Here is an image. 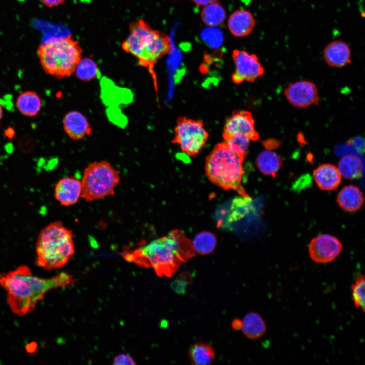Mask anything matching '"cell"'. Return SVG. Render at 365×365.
Segmentation results:
<instances>
[{
    "instance_id": "obj_24",
    "label": "cell",
    "mask_w": 365,
    "mask_h": 365,
    "mask_svg": "<svg viewBox=\"0 0 365 365\" xmlns=\"http://www.w3.org/2000/svg\"><path fill=\"white\" fill-rule=\"evenodd\" d=\"M200 15L203 22L210 27H216L221 25L225 20L226 16V11L219 2L204 6Z\"/></svg>"
},
{
    "instance_id": "obj_21",
    "label": "cell",
    "mask_w": 365,
    "mask_h": 365,
    "mask_svg": "<svg viewBox=\"0 0 365 365\" xmlns=\"http://www.w3.org/2000/svg\"><path fill=\"white\" fill-rule=\"evenodd\" d=\"M282 163V159L278 155L268 150L262 152L256 160V164L262 173L273 176H275Z\"/></svg>"
},
{
    "instance_id": "obj_3",
    "label": "cell",
    "mask_w": 365,
    "mask_h": 365,
    "mask_svg": "<svg viewBox=\"0 0 365 365\" xmlns=\"http://www.w3.org/2000/svg\"><path fill=\"white\" fill-rule=\"evenodd\" d=\"M129 31L122 44V48L135 57L140 65L148 69L156 86L154 66L160 58L170 51V39L165 33L152 29L142 19L130 23Z\"/></svg>"
},
{
    "instance_id": "obj_20",
    "label": "cell",
    "mask_w": 365,
    "mask_h": 365,
    "mask_svg": "<svg viewBox=\"0 0 365 365\" xmlns=\"http://www.w3.org/2000/svg\"><path fill=\"white\" fill-rule=\"evenodd\" d=\"M241 330L248 338L257 339L261 338L265 333L266 325L259 314L250 312L245 315L242 320Z\"/></svg>"
},
{
    "instance_id": "obj_19",
    "label": "cell",
    "mask_w": 365,
    "mask_h": 365,
    "mask_svg": "<svg viewBox=\"0 0 365 365\" xmlns=\"http://www.w3.org/2000/svg\"><path fill=\"white\" fill-rule=\"evenodd\" d=\"M16 106L23 115L27 117L36 116L42 107V100L33 91H26L20 93L16 100Z\"/></svg>"
},
{
    "instance_id": "obj_23",
    "label": "cell",
    "mask_w": 365,
    "mask_h": 365,
    "mask_svg": "<svg viewBox=\"0 0 365 365\" xmlns=\"http://www.w3.org/2000/svg\"><path fill=\"white\" fill-rule=\"evenodd\" d=\"M338 169L343 177L349 179L360 178L362 174V163L357 157L346 155L341 158L338 164Z\"/></svg>"
},
{
    "instance_id": "obj_18",
    "label": "cell",
    "mask_w": 365,
    "mask_h": 365,
    "mask_svg": "<svg viewBox=\"0 0 365 365\" xmlns=\"http://www.w3.org/2000/svg\"><path fill=\"white\" fill-rule=\"evenodd\" d=\"M363 201L362 193L358 187L353 185L343 187L337 197V202L340 207L349 212L359 209Z\"/></svg>"
},
{
    "instance_id": "obj_15",
    "label": "cell",
    "mask_w": 365,
    "mask_h": 365,
    "mask_svg": "<svg viewBox=\"0 0 365 365\" xmlns=\"http://www.w3.org/2000/svg\"><path fill=\"white\" fill-rule=\"evenodd\" d=\"M325 62L330 66L342 67L351 62V51L345 42L335 40L328 43L323 51Z\"/></svg>"
},
{
    "instance_id": "obj_7",
    "label": "cell",
    "mask_w": 365,
    "mask_h": 365,
    "mask_svg": "<svg viewBox=\"0 0 365 365\" xmlns=\"http://www.w3.org/2000/svg\"><path fill=\"white\" fill-rule=\"evenodd\" d=\"M120 173L107 160L95 161L85 169L81 181V197L87 202L104 199L115 194Z\"/></svg>"
},
{
    "instance_id": "obj_17",
    "label": "cell",
    "mask_w": 365,
    "mask_h": 365,
    "mask_svg": "<svg viewBox=\"0 0 365 365\" xmlns=\"http://www.w3.org/2000/svg\"><path fill=\"white\" fill-rule=\"evenodd\" d=\"M341 176L338 168L331 164H322L313 171L314 179L322 190L336 189L341 183Z\"/></svg>"
},
{
    "instance_id": "obj_22",
    "label": "cell",
    "mask_w": 365,
    "mask_h": 365,
    "mask_svg": "<svg viewBox=\"0 0 365 365\" xmlns=\"http://www.w3.org/2000/svg\"><path fill=\"white\" fill-rule=\"evenodd\" d=\"M188 356L194 365H209L214 360L215 353L213 348L204 342H197L190 348Z\"/></svg>"
},
{
    "instance_id": "obj_33",
    "label": "cell",
    "mask_w": 365,
    "mask_h": 365,
    "mask_svg": "<svg viewBox=\"0 0 365 365\" xmlns=\"http://www.w3.org/2000/svg\"><path fill=\"white\" fill-rule=\"evenodd\" d=\"M198 6H205L208 4L219 2V0H191Z\"/></svg>"
},
{
    "instance_id": "obj_37",
    "label": "cell",
    "mask_w": 365,
    "mask_h": 365,
    "mask_svg": "<svg viewBox=\"0 0 365 365\" xmlns=\"http://www.w3.org/2000/svg\"><path fill=\"white\" fill-rule=\"evenodd\" d=\"M19 1H21V2H23V1H24L25 0H19Z\"/></svg>"
},
{
    "instance_id": "obj_16",
    "label": "cell",
    "mask_w": 365,
    "mask_h": 365,
    "mask_svg": "<svg viewBox=\"0 0 365 365\" xmlns=\"http://www.w3.org/2000/svg\"><path fill=\"white\" fill-rule=\"evenodd\" d=\"M256 20L250 11L245 9L234 12L229 17L228 26L230 32L235 36L244 37L252 31Z\"/></svg>"
},
{
    "instance_id": "obj_27",
    "label": "cell",
    "mask_w": 365,
    "mask_h": 365,
    "mask_svg": "<svg viewBox=\"0 0 365 365\" xmlns=\"http://www.w3.org/2000/svg\"><path fill=\"white\" fill-rule=\"evenodd\" d=\"M225 143L236 154L244 159L247 154L250 139L242 135H234L224 137Z\"/></svg>"
},
{
    "instance_id": "obj_11",
    "label": "cell",
    "mask_w": 365,
    "mask_h": 365,
    "mask_svg": "<svg viewBox=\"0 0 365 365\" xmlns=\"http://www.w3.org/2000/svg\"><path fill=\"white\" fill-rule=\"evenodd\" d=\"M288 101L294 106L305 108L319 101L318 89L315 84L306 80L290 84L284 90Z\"/></svg>"
},
{
    "instance_id": "obj_30",
    "label": "cell",
    "mask_w": 365,
    "mask_h": 365,
    "mask_svg": "<svg viewBox=\"0 0 365 365\" xmlns=\"http://www.w3.org/2000/svg\"><path fill=\"white\" fill-rule=\"evenodd\" d=\"M114 365H135L134 359L127 354H120L114 359Z\"/></svg>"
},
{
    "instance_id": "obj_2",
    "label": "cell",
    "mask_w": 365,
    "mask_h": 365,
    "mask_svg": "<svg viewBox=\"0 0 365 365\" xmlns=\"http://www.w3.org/2000/svg\"><path fill=\"white\" fill-rule=\"evenodd\" d=\"M192 241L178 229L154 240L123 255L124 259L139 267L152 268L159 276L170 277L182 262L194 257Z\"/></svg>"
},
{
    "instance_id": "obj_10",
    "label": "cell",
    "mask_w": 365,
    "mask_h": 365,
    "mask_svg": "<svg viewBox=\"0 0 365 365\" xmlns=\"http://www.w3.org/2000/svg\"><path fill=\"white\" fill-rule=\"evenodd\" d=\"M342 250L341 242L329 234H322L312 239L309 245L311 259L316 263H327L334 261Z\"/></svg>"
},
{
    "instance_id": "obj_34",
    "label": "cell",
    "mask_w": 365,
    "mask_h": 365,
    "mask_svg": "<svg viewBox=\"0 0 365 365\" xmlns=\"http://www.w3.org/2000/svg\"><path fill=\"white\" fill-rule=\"evenodd\" d=\"M355 143V146L357 149L360 152L363 151L364 145H361V143H363V141L361 142V138H357L353 139L352 141Z\"/></svg>"
},
{
    "instance_id": "obj_6",
    "label": "cell",
    "mask_w": 365,
    "mask_h": 365,
    "mask_svg": "<svg viewBox=\"0 0 365 365\" xmlns=\"http://www.w3.org/2000/svg\"><path fill=\"white\" fill-rule=\"evenodd\" d=\"M82 52L79 42L69 36L42 44L37 49L44 71L60 79L75 72Z\"/></svg>"
},
{
    "instance_id": "obj_35",
    "label": "cell",
    "mask_w": 365,
    "mask_h": 365,
    "mask_svg": "<svg viewBox=\"0 0 365 365\" xmlns=\"http://www.w3.org/2000/svg\"><path fill=\"white\" fill-rule=\"evenodd\" d=\"M232 326L233 328L235 330H241L242 326V320L238 319L234 320L232 323Z\"/></svg>"
},
{
    "instance_id": "obj_1",
    "label": "cell",
    "mask_w": 365,
    "mask_h": 365,
    "mask_svg": "<svg viewBox=\"0 0 365 365\" xmlns=\"http://www.w3.org/2000/svg\"><path fill=\"white\" fill-rule=\"evenodd\" d=\"M76 281L66 273L49 278L34 276L27 265L0 274V285L7 293V302L11 311L18 316L32 311L37 303L43 300L50 290L66 286Z\"/></svg>"
},
{
    "instance_id": "obj_5",
    "label": "cell",
    "mask_w": 365,
    "mask_h": 365,
    "mask_svg": "<svg viewBox=\"0 0 365 365\" xmlns=\"http://www.w3.org/2000/svg\"><path fill=\"white\" fill-rule=\"evenodd\" d=\"M244 159L224 142L217 144L207 157L205 170L210 181L225 190H234L242 197L249 196L241 182Z\"/></svg>"
},
{
    "instance_id": "obj_25",
    "label": "cell",
    "mask_w": 365,
    "mask_h": 365,
    "mask_svg": "<svg viewBox=\"0 0 365 365\" xmlns=\"http://www.w3.org/2000/svg\"><path fill=\"white\" fill-rule=\"evenodd\" d=\"M192 242L195 252L206 255L210 253L215 249L216 238L212 233L202 231L195 236Z\"/></svg>"
},
{
    "instance_id": "obj_12",
    "label": "cell",
    "mask_w": 365,
    "mask_h": 365,
    "mask_svg": "<svg viewBox=\"0 0 365 365\" xmlns=\"http://www.w3.org/2000/svg\"><path fill=\"white\" fill-rule=\"evenodd\" d=\"M242 135L250 140L259 137L254 128V120L250 113L247 111L235 112L227 119L224 128L223 137Z\"/></svg>"
},
{
    "instance_id": "obj_36",
    "label": "cell",
    "mask_w": 365,
    "mask_h": 365,
    "mask_svg": "<svg viewBox=\"0 0 365 365\" xmlns=\"http://www.w3.org/2000/svg\"><path fill=\"white\" fill-rule=\"evenodd\" d=\"M3 108L1 105V104L0 103V121L1 120L2 118H3Z\"/></svg>"
},
{
    "instance_id": "obj_28",
    "label": "cell",
    "mask_w": 365,
    "mask_h": 365,
    "mask_svg": "<svg viewBox=\"0 0 365 365\" xmlns=\"http://www.w3.org/2000/svg\"><path fill=\"white\" fill-rule=\"evenodd\" d=\"M364 276H358L351 286L352 298L355 307L364 311L365 282Z\"/></svg>"
},
{
    "instance_id": "obj_29",
    "label": "cell",
    "mask_w": 365,
    "mask_h": 365,
    "mask_svg": "<svg viewBox=\"0 0 365 365\" xmlns=\"http://www.w3.org/2000/svg\"><path fill=\"white\" fill-rule=\"evenodd\" d=\"M191 280V276L188 273H182L171 282V287L174 292L183 295L186 292Z\"/></svg>"
},
{
    "instance_id": "obj_13",
    "label": "cell",
    "mask_w": 365,
    "mask_h": 365,
    "mask_svg": "<svg viewBox=\"0 0 365 365\" xmlns=\"http://www.w3.org/2000/svg\"><path fill=\"white\" fill-rule=\"evenodd\" d=\"M81 195V181L77 178L65 177L55 184L54 196L61 206H69L76 204Z\"/></svg>"
},
{
    "instance_id": "obj_8",
    "label": "cell",
    "mask_w": 365,
    "mask_h": 365,
    "mask_svg": "<svg viewBox=\"0 0 365 365\" xmlns=\"http://www.w3.org/2000/svg\"><path fill=\"white\" fill-rule=\"evenodd\" d=\"M208 134L200 121L186 118L178 119L173 142L190 156L198 154L205 144Z\"/></svg>"
},
{
    "instance_id": "obj_9",
    "label": "cell",
    "mask_w": 365,
    "mask_h": 365,
    "mask_svg": "<svg viewBox=\"0 0 365 365\" xmlns=\"http://www.w3.org/2000/svg\"><path fill=\"white\" fill-rule=\"evenodd\" d=\"M232 57L235 65V71L232 76L234 83L239 84L245 81L253 82L264 74V68L256 55L235 49L233 51Z\"/></svg>"
},
{
    "instance_id": "obj_14",
    "label": "cell",
    "mask_w": 365,
    "mask_h": 365,
    "mask_svg": "<svg viewBox=\"0 0 365 365\" xmlns=\"http://www.w3.org/2000/svg\"><path fill=\"white\" fill-rule=\"evenodd\" d=\"M62 121L65 132L73 140H79L92 134L88 120L79 111L68 112L63 117Z\"/></svg>"
},
{
    "instance_id": "obj_31",
    "label": "cell",
    "mask_w": 365,
    "mask_h": 365,
    "mask_svg": "<svg viewBox=\"0 0 365 365\" xmlns=\"http://www.w3.org/2000/svg\"><path fill=\"white\" fill-rule=\"evenodd\" d=\"M65 1V0H40L43 4L50 8L58 6L63 3Z\"/></svg>"
},
{
    "instance_id": "obj_26",
    "label": "cell",
    "mask_w": 365,
    "mask_h": 365,
    "mask_svg": "<svg viewBox=\"0 0 365 365\" xmlns=\"http://www.w3.org/2000/svg\"><path fill=\"white\" fill-rule=\"evenodd\" d=\"M74 73L78 78L83 81L93 80L98 77L100 74L96 63L93 60L88 57L82 58Z\"/></svg>"
},
{
    "instance_id": "obj_4",
    "label": "cell",
    "mask_w": 365,
    "mask_h": 365,
    "mask_svg": "<svg viewBox=\"0 0 365 365\" xmlns=\"http://www.w3.org/2000/svg\"><path fill=\"white\" fill-rule=\"evenodd\" d=\"M35 248L36 266L46 270L59 269L75 252L72 232L60 221L51 222L39 232Z\"/></svg>"
},
{
    "instance_id": "obj_32",
    "label": "cell",
    "mask_w": 365,
    "mask_h": 365,
    "mask_svg": "<svg viewBox=\"0 0 365 365\" xmlns=\"http://www.w3.org/2000/svg\"><path fill=\"white\" fill-rule=\"evenodd\" d=\"M263 145L267 150H272L278 147L280 145V143L276 140L270 139L264 142Z\"/></svg>"
}]
</instances>
